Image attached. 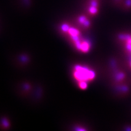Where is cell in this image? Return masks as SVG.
Returning a JSON list of instances; mask_svg holds the SVG:
<instances>
[{"label":"cell","mask_w":131,"mask_h":131,"mask_svg":"<svg viewBox=\"0 0 131 131\" xmlns=\"http://www.w3.org/2000/svg\"><path fill=\"white\" fill-rule=\"evenodd\" d=\"M73 76L78 82H85L87 83L94 79L95 73L93 70L86 67L78 65L74 68Z\"/></svg>","instance_id":"cell-1"},{"label":"cell","mask_w":131,"mask_h":131,"mask_svg":"<svg viewBox=\"0 0 131 131\" xmlns=\"http://www.w3.org/2000/svg\"><path fill=\"white\" fill-rule=\"evenodd\" d=\"M120 38L125 42V48L131 53V36L128 35H121Z\"/></svg>","instance_id":"cell-2"},{"label":"cell","mask_w":131,"mask_h":131,"mask_svg":"<svg viewBox=\"0 0 131 131\" xmlns=\"http://www.w3.org/2000/svg\"><path fill=\"white\" fill-rule=\"evenodd\" d=\"M78 21L85 28H87L90 26V22L84 16L80 17L78 19Z\"/></svg>","instance_id":"cell-3"},{"label":"cell","mask_w":131,"mask_h":131,"mask_svg":"<svg viewBox=\"0 0 131 131\" xmlns=\"http://www.w3.org/2000/svg\"><path fill=\"white\" fill-rule=\"evenodd\" d=\"M89 11L91 15H95L98 13V7L94 6H90Z\"/></svg>","instance_id":"cell-4"},{"label":"cell","mask_w":131,"mask_h":131,"mask_svg":"<svg viewBox=\"0 0 131 131\" xmlns=\"http://www.w3.org/2000/svg\"><path fill=\"white\" fill-rule=\"evenodd\" d=\"M126 3V6L127 7L129 8L131 6V0H127Z\"/></svg>","instance_id":"cell-5"},{"label":"cell","mask_w":131,"mask_h":131,"mask_svg":"<svg viewBox=\"0 0 131 131\" xmlns=\"http://www.w3.org/2000/svg\"><path fill=\"white\" fill-rule=\"evenodd\" d=\"M130 66H131V62H130Z\"/></svg>","instance_id":"cell-6"}]
</instances>
